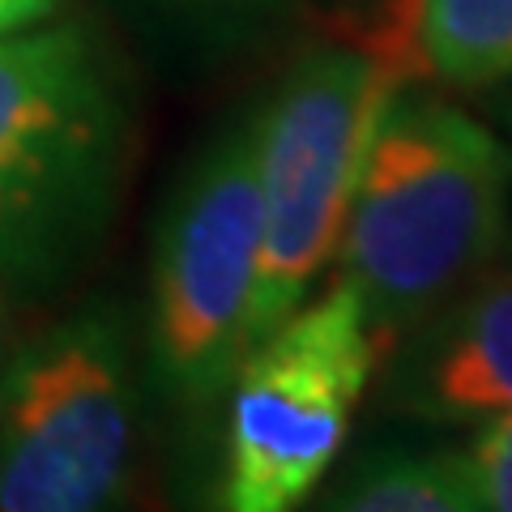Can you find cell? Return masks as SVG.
Here are the masks:
<instances>
[{
  "instance_id": "cell-11",
  "label": "cell",
  "mask_w": 512,
  "mask_h": 512,
  "mask_svg": "<svg viewBox=\"0 0 512 512\" xmlns=\"http://www.w3.org/2000/svg\"><path fill=\"white\" fill-rule=\"evenodd\" d=\"M56 9H60V0H0V39L30 30V26H43Z\"/></svg>"
},
{
  "instance_id": "cell-1",
  "label": "cell",
  "mask_w": 512,
  "mask_h": 512,
  "mask_svg": "<svg viewBox=\"0 0 512 512\" xmlns=\"http://www.w3.org/2000/svg\"><path fill=\"white\" fill-rule=\"evenodd\" d=\"M508 158L461 107L397 86L367 133L338 239L376 355L453 299L500 252Z\"/></svg>"
},
{
  "instance_id": "cell-9",
  "label": "cell",
  "mask_w": 512,
  "mask_h": 512,
  "mask_svg": "<svg viewBox=\"0 0 512 512\" xmlns=\"http://www.w3.org/2000/svg\"><path fill=\"white\" fill-rule=\"evenodd\" d=\"M320 504L342 512H474V495L461 453L384 448L359 457Z\"/></svg>"
},
{
  "instance_id": "cell-12",
  "label": "cell",
  "mask_w": 512,
  "mask_h": 512,
  "mask_svg": "<svg viewBox=\"0 0 512 512\" xmlns=\"http://www.w3.org/2000/svg\"><path fill=\"white\" fill-rule=\"evenodd\" d=\"M205 5H265V0H205Z\"/></svg>"
},
{
  "instance_id": "cell-4",
  "label": "cell",
  "mask_w": 512,
  "mask_h": 512,
  "mask_svg": "<svg viewBox=\"0 0 512 512\" xmlns=\"http://www.w3.org/2000/svg\"><path fill=\"white\" fill-rule=\"evenodd\" d=\"M137 376L116 303H86L0 367V512H94L133 470Z\"/></svg>"
},
{
  "instance_id": "cell-6",
  "label": "cell",
  "mask_w": 512,
  "mask_h": 512,
  "mask_svg": "<svg viewBox=\"0 0 512 512\" xmlns=\"http://www.w3.org/2000/svg\"><path fill=\"white\" fill-rule=\"evenodd\" d=\"M376 346L342 282L256 342L231 380L227 495L235 512H291L325 483Z\"/></svg>"
},
{
  "instance_id": "cell-2",
  "label": "cell",
  "mask_w": 512,
  "mask_h": 512,
  "mask_svg": "<svg viewBox=\"0 0 512 512\" xmlns=\"http://www.w3.org/2000/svg\"><path fill=\"white\" fill-rule=\"evenodd\" d=\"M124 99L77 26L0 39V278L47 286L103 235L124 167Z\"/></svg>"
},
{
  "instance_id": "cell-3",
  "label": "cell",
  "mask_w": 512,
  "mask_h": 512,
  "mask_svg": "<svg viewBox=\"0 0 512 512\" xmlns=\"http://www.w3.org/2000/svg\"><path fill=\"white\" fill-rule=\"evenodd\" d=\"M261 256V107L218 128L158 214L150 261L154 376L180 406H210L248 355Z\"/></svg>"
},
{
  "instance_id": "cell-5",
  "label": "cell",
  "mask_w": 512,
  "mask_h": 512,
  "mask_svg": "<svg viewBox=\"0 0 512 512\" xmlns=\"http://www.w3.org/2000/svg\"><path fill=\"white\" fill-rule=\"evenodd\" d=\"M397 86L363 47H308L261 107V256L248 350L291 316L338 256L367 133Z\"/></svg>"
},
{
  "instance_id": "cell-10",
  "label": "cell",
  "mask_w": 512,
  "mask_h": 512,
  "mask_svg": "<svg viewBox=\"0 0 512 512\" xmlns=\"http://www.w3.org/2000/svg\"><path fill=\"white\" fill-rule=\"evenodd\" d=\"M461 470L474 495V512H512V410L478 423L470 448L461 453Z\"/></svg>"
},
{
  "instance_id": "cell-7",
  "label": "cell",
  "mask_w": 512,
  "mask_h": 512,
  "mask_svg": "<svg viewBox=\"0 0 512 512\" xmlns=\"http://www.w3.org/2000/svg\"><path fill=\"white\" fill-rule=\"evenodd\" d=\"M389 402L427 423L512 410V261L478 269L397 342Z\"/></svg>"
},
{
  "instance_id": "cell-8",
  "label": "cell",
  "mask_w": 512,
  "mask_h": 512,
  "mask_svg": "<svg viewBox=\"0 0 512 512\" xmlns=\"http://www.w3.org/2000/svg\"><path fill=\"white\" fill-rule=\"evenodd\" d=\"M414 77L495 86L512 77V0H414Z\"/></svg>"
}]
</instances>
